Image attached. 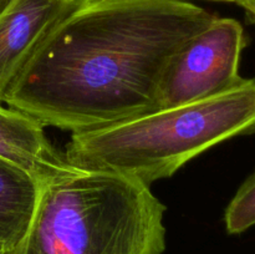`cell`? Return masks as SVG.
Listing matches in <instances>:
<instances>
[{
	"label": "cell",
	"instance_id": "obj_6",
	"mask_svg": "<svg viewBox=\"0 0 255 254\" xmlns=\"http://www.w3.org/2000/svg\"><path fill=\"white\" fill-rule=\"evenodd\" d=\"M0 158L26 171L40 183L74 173L64 153L47 139L34 117L0 104Z\"/></svg>",
	"mask_w": 255,
	"mask_h": 254
},
{
	"label": "cell",
	"instance_id": "obj_9",
	"mask_svg": "<svg viewBox=\"0 0 255 254\" xmlns=\"http://www.w3.org/2000/svg\"><path fill=\"white\" fill-rule=\"evenodd\" d=\"M237 4L244 9L248 22L255 25V0H239Z\"/></svg>",
	"mask_w": 255,
	"mask_h": 254
},
{
	"label": "cell",
	"instance_id": "obj_8",
	"mask_svg": "<svg viewBox=\"0 0 255 254\" xmlns=\"http://www.w3.org/2000/svg\"><path fill=\"white\" fill-rule=\"evenodd\" d=\"M229 234H241L255 226V171L239 187L224 213Z\"/></svg>",
	"mask_w": 255,
	"mask_h": 254
},
{
	"label": "cell",
	"instance_id": "obj_4",
	"mask_svg": "<svg viewBox=\"0 0 255 254\" xmlns=\"http://www.w3.org/2000/svg\"><path fill=\"white\" fill-rule=\"evenodd\" d=\"M247 46L241 22L216 16L173 55L162 76L158 109L208 99L238 84L239 62Z\"/></svg>",
	"mask_w": 255,
	"mask_h": 254
},
{
	"label": "cell",
	"instance_id": "obj_3",
	"mask_svg": "<svg viewBox=\"0 0 255 254\" xmlns=\"http://www.w3.org/2000/svg\"><path fill=\"white\" fill-rule=\"evenodd\" d=\"M253 133L255 79H242L201 101L75 132L64 154L76 168L121 173L149 186L216 144Z\"/></svg>",
	"mask_w": 255,
	"mask_h": 254
},
{
	"label": "cell",
	"instance_id": "obj_1",
	"mask_svg": "<svg viewBox=\"0 0 255 254\" xmlns=\"http://www.w3.org/2000/svg\"><path fill=\"white\" fill-rule=\"evenodd\" d=\"M214 17L186 0H71L2 104L72 133L156 111L168 62Z\"/></svg>",
	"mask_w": 255,
	"mask_h": 254
},
{
	"label": "cell",
	"instance_id": "obj_11",
	"mask_svg": "<svg viewBox=\"0 0 255 254\" xmlns=\"http://www.w3.org/2000/svg\"><path fill=\"white\" fill-rule=\"evenodd\" d=\"M217 1H232V2H238L239 0H217Z\"/></svg>",
	"mask_w": 255,
	"mask_h": 254
},
{
	"label": "cell",
	"instance_id": "obj_5",
	"mask_svg": "<svg viewBox=\"0 0 255 254\" xmlns=\"http://www.w3.org/2000/svg\"><path fill=\"white\" fill-rule=\"evenodd\" d=\"M71 0H15L0 15V104L7 87Z\"/></svg>",
	"mask_w": 255,
	"mask_h": 254
},
{
	"label": "cell",
	"instance_id": "obj_10",
	"mask_svg": "<svg viewBox=\"0 0 255 254\" xmlns=\"http://www.w3.org/2000/svg\"><path fill=\"white\" fill-rule=\"evenodd\" d=\"M15 0H0V15H1L5 10L9 9V6Z\"/></svg>",
	"mask_w": 255,
	"mask_h": 254
},
{
	"label": "cell",
	"instance_id": "obj_7",
	"mask_svg": "<svg viewBox=\"0 0 255 254\" xmlns=\"http://www.w3.org/2000/svg\"><path fill=\"white\" fill-rule=\"evenodd\" d=\"M40 188L35 177L0 158V254H10L24 238Z\"/></svg>",
	"mask_w": 255,
	"mask_h": 254
},
{
	"label": "cell",
	"instance_id": "obj_2",
	"mask_svg": "<svg viewBox=\"0 0 255 254\" xmlns=\"http://www.w3.org/2000/svg\"><path fill=\"white\" fill-rule=\"evenodd\" d=\"M164 212L143 182L80 169L41 183L29 228L10 254H162Z\"/></svg>",
	"mask_w": 255,
	"mask_h": 254
}]
</instances>
